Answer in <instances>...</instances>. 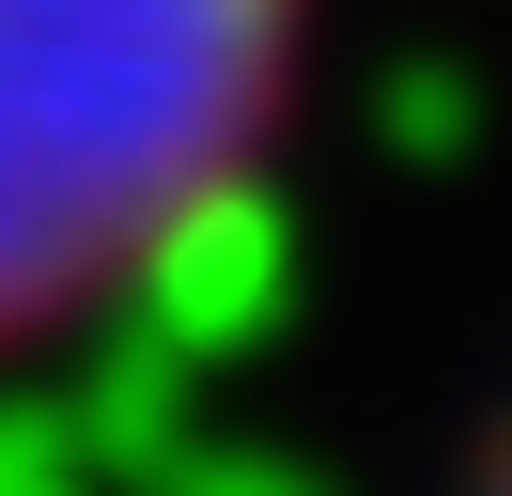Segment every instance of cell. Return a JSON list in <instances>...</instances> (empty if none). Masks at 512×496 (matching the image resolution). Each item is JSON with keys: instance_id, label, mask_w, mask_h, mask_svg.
<instances>
[{"instance_id": "cell-1", "label": "cell", "mask_w": 512, "mask_h": 496, "mask_svg": "<svg viewBox=\"0 0 512 496\" xmlns=\"http://www.w3.org/2000/svg\"><path fill=\"white\" fill-rule=\"evenodd\" d=\"M311 0H0V341L125 295L264 155Z\"/></svg>"}]
</instances>
